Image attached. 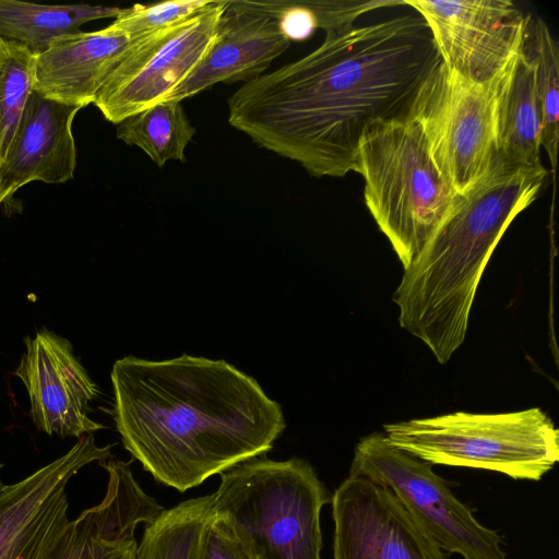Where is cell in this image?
Listing matches in <instances>:
<instances>
[{
	"label": "cell",
	"instance_id": "6da1fadb",
	"mask_svg": "<svg viewBox=\"0 0 559 559\" xmlns=\"http://www.w3.org/2000/svg\"><path fill=\"white\" fill-rule=\"evenodd\" d=\"M440 61L419 14L347 26L243 83L227 99L228 123L311 176L344 177L357 173L366 130L404 116Z\"/></svg>",
	"mask_w": 559,
	"mask_h": 559
},
{
	"label": "cell",
	"instance_id": "7a4b0ae2",
	"mask_svg": "<svg viewBox=\"0 0 559 559\" xmlns=\"http://www.w3.org/2000/svg\"><path fill=\"white\" fill-rule=\"evenodd\" d=\"M110 379L124 449L179 492L269 452L286 426L280 404L223 359L127 356Z\"/></svg>",
	"mask_w": 559,
	"mask_h": 559
},
{
	"label": "cell",
	"instance_id": "3957f363",
	"mask_svg": "<svg viewBox=\"0 0 559 559\" xmlns=\"http://www.w3.org/2000/svg\"><path fill=\"white\" fill-rule=\"evenodd\" d=\"M547 169L506 163L496 153L487 173L453 205L393 294L401 328L447 364L463 344L484 270L511 222L537 198Z\"/></svg>",
	"mask_w": 559,
	"mask_h": 559
},
{
	"label": "cell",
	"instance_id": "277c9868",
	"mask_svg": "<svg viewBox=\"0 0 559 559\" xmlns=\"http://www.w3.org/2000/svg\"><path fill=\"white\" fill-rule=\"evenodd\" d=\"M357 173L364 178L366 206L406 269L448 215L456 193L406 115L366 130Z\"/></svg>",
	"mask_w": 559,
	"mask_h": 559
},
{
	"label": "cell",
	"instance_id": "5b68a950",
	"mask_svg": "<svg viewBox=\"0 0 559 559\" xmlns=\"http://www.w3.org/2000/svg\"><path fill=\"white\" fill-rule=\"evenodd\" d=\"M219 475L213 510L253 559H322L320 514L332 495L308 461L253 457Z\"/></svg>",
	"mask_w": 559,
	"mask_h": 559
},
{
	"label": "cell",
	"instance_id": "8992f818",
	"mask_svg": "<svg viewBox=\"0 0 559 559\" xmlns=\"http://www.w3.org/2000/svg\"><path fill=\"white\" fill-rule=\"evenodd\" d=\"M390 442L431 465L540 480L559 460V430L539 407L479 414L454 412L385 424Z\"/></svg>",
	"mask_w": 559,
	"mask_h": 559
},
{
	"label": "cell",
	"instance_id": "52a82bcc",
	"mask_svg": "<svg viewBox=\"0 0 559 559\" xmlns=\"http://www.w3.org/2000/svg\"><path fill=\"white\" fill-rule=\"evenodd\" d=\"M349 475L392 491L444 552L463 559H509L500 534L475 518L432 465L394 447L384 433L372 432L357 442Z\"/></svg>",
	"mask_w": 559,
	"mask_h": 559
},
{
	"label": "cell",
	"instance_id": "ba28073f",
	"mask_svg": "<svg viewBox=\"0 0 559 559\" xmlns=\"http://www.w3.org/2000/svg\"><path fill=\"white\" fill-rule=\"evenodd\" d=\"M500 75L489 83H474L440 61L406 109L405 115L418 126L432 160L456 194L472 188L495 158Z\"/></svg>",
	"mask_w": 559,
	"mask_h": 559
},
{
	"label": "cell",
	"instance_id": "9c48e42d",
	"mask_svg": "<svg viewBox=\"0 0 559 559\" xmlns=\"http://www.w3.org/2000/svg\"><path fill=\"white\" fill-rule=\"evenodd\" d=\"M226 0L141 35L108 74L93 105L117 124L168 96L193 72L216 39Z\"/></svg>",
	"mask_w": 559,
	"mask_h": 559
},
{
	"label": "cell",
	"instance_id": "30bf717a",
	"mask_svg": "<svg viewBox=\"0 0 559 559\" xmlns=\"http://www.w3.org/2000/svg\"><path fill=\"white\" fill-rule=\"evenodd\" d=\"M426 22L444 66L474 83L499 76L522 47L528 16L509 0H404Z\"/></svg>",
	"mask_w": 559,
	"mask_h": 559
},
{
	"label": "cell",
	"instance_id": "8fae6325",
	"mask_svg": "<svg viewBox=\"0 0 559 559\" xmlns=\"http://www.w3.org/2000/svg\"><path fill=\"white\" fill-rule=\"evenodd\" d=\"M84 435L64 454L0 490V559H43L69 522L66 487L81 468L111 457Z\"/></svg>",
	"mask_w": 559,
	"mask_h": 559
},
{
	"label": "cell",
	"instance_id": "7c38bea8",
	"mask_svg": "<svg viewBox=\"0 0 559 559\" xmlns=\"http://www.w3.org/2000/svg\"><path fill=\"white\" fill-rule=\"evenodd\" d=\"M334 559H449L386 487L362 476L331 498Z\"/></svg>",
	"mask_w": 559,
	"mask_h": 559
},
{
	"label": "cell",
	"instance_id": "4fadbf2b",
	"mask_svg": "<svg viewBox=\"0 0 559 559\" xmlns=\"http://www.w3.org/2000/svg\"><path fill=\"white\" fill-rule=\"evenodd\" d=\"M24 342L26 349L14 374L26 388L36 428L61 438L105 428L88 416L99 391L70 341L43 328Z\"/></svg>",
	"mask_w": 559,
	"mask_h": 559
},
{
	"label": "cell",
	"instance_id": "5bb4252c",
	"mask_svg": "<svg viewBox=\"0 0 559 559\" xmlns=\"http://www.w3.org/2000/svg\"><path fill=\"white\" fill-rule=\"evenodd\" d=\"M99 465L108 473L104 499L69 520L43 559H136L138 524H150L165 509L140 487L130 462Z\"/></svg>",
	"mask_w": 559,
	"mask_h": 559
},
{
	"label": "cell",
	"instance_id": "9a60e30c",
	"mask_svg": "<svg viewBox=\"0 0 559 559\" xmlns=\"http://www.w3.org/2000/svg\"><path fill=\"white\" fill-rule=\"evenodd\" d=\"M290 44L275 17L245 0H226L211 49L167 99L182 102L217 83H246L263 74Z\"/></svg>",
	"mask_w": 559,
	"mask_h": 559
},
{
	"label": "cell",
	"instance_id": "2e32d148",
	"mask_svg": "<svg viewBox=\"0 0 559 559\" xmlns=\"http://www.w3.org/2000/svg\"><path fill=\"white\" fill-rule=\"evenodd\" d=\"M80 109L31 94L0 170V205L32 181L64 183L73 178L72 124Z\"/></svg>",
	"mask_w": 559,
	"mask_h": 559
},
{
	"label": "cell",
	"instance_id": "e0dca14e",
	"mask_svg": "<svg viewBox=\"0 0 559 559\" xmlns=\"http://www.w3.org/2000/svg\"><path fill=\"white\" fill-rule=\"evenodd\" d=\"M140 36L112 22L99 31L53 39L36 57L35 92L80 108L93 104L108 74Z\"/></svg>",
	"mask_w": 559,
	"mask_h": 559
},
{
	"label": "cell",
	"instance_id": "ac0fdd59",
	"mask_svg": "<svg viewBox=\"0 0 559 559\" xmlns=\"http://www.w3.org/2000/svg\"><path fill=\"white\" fill-rule=\"evenodd\" d=\"M536 62L527 39L499 78L495 104L496 153L506 163L536 168L540 163L542 116Z\"/></svg>",
	"mask_w": 559,
	"mask_h": 559
},
{
	"label": "cell",
	"instance_id": "d6986e66",
	"mask_svg": "<svg viewBox=\"0 0 559 559\" xmlns=\"http://www.w3.org/2000/svg\"><path fill=\"white\" fill-rule=\"evenodd\" d=\"M123 8L107 5H47L0 0V36L25 46L35 57L58 37L80 32L95 20L116 19Z\"/></svg>",
	"mask_w": 559,
	"mask_h": 559
},
{
	"label": "cell",
	"instance_id": "ffe728a7",
	"mask_svg": "<svg viewBox=\"0 0 559 559\" xmlns=\"http://www.w3.org/2000/svg\"><path fill=\"white\" fill-rule=\"evenodd\" d=\"M116 126L119 140L143 151L159 168L168 160L185 162V151L197 132L177 99L162 100Z\"/></svg>",
	"mask_w": 559,
	"mask_h": 559
},
{
	"label": "cell",
	"instance_id": "44dd1931",
	"mask_svg": "<svg viewBox=\"0 0 559 559\" xmlns=\"http://www.w3.org/2000/svg\"><path fill=\"white\" fill-rule=\"evenodd\" d=\"M214 493L192 498L164 510L146 524L136 559H199Z\"/></svg>",
	"mask_w": 559,
	"mask_h": 559
},
{
	"label": "cell",
	"instance_id": "7402d4cb",
	"mask_svg": "<svg viewBox=\"0 0 559 559\" xmlns=\"http://www.w3.org/2000/svg\"><path fill=\"white\" fill-rule=\"evenodd\" d=\"M245 2L249 8L275 17L290 41L305 40L317 29L329 33L352 26L359 15L374 9L404 4L403 0H245Z\"/></svg>",
	"mask_w": 559,
	"mask_h": 559
},
{
	"label": "cell",
	"instance_id": "603a6c76",
	"mask_svg": "<svg viewBox=\"0 0 559 559\" xmlns=\"http://www.w3.org/2000/svg\"><path fill=\"white\" fill-rule=\"evenodd\" d=\"M527 39L536 71V93L542 116L540 146L546 151L555 171L559 140V50L558 43L542 19L528 16Z\"/></svg>",
	"mask_w": 559,
	"mask_h": 559
},
{
	"label": "cell",
	"instance_id": "cb8c5ba5",
	"mask_svg": "<svg viewBox=\"0 0 559 559\" xmlns=\"http://www.w3.org/2000/svg\"><path fill=\"white\" fill-rule=\"evenodd\" d=\"M35 64L25 46L0 36V170L35 91Z\"/></svg>",
	"mask_w": 559,
	"mask_h": 559
},
{
	"label": "cell",
	"instance_id": "d4e9b609",
	"mask_svg": "<svg viewBox=\"0 0 559 559\" xmlns=\"http://www.w3.org/2000/svg\"><path fill=\"white\" fill-rule=\"evenodd\" d=\"M213 0H169L123 8L114 22L133 36L155 32L181 21L212 3Z\"/></svg>",
	"mask_w": 559,
	"mask_h": 559
},
{
	"label": "cell",
	"instance_id": "484cf974",
	"mask_svg": "<svg viewBox=\"0 0 559 559\" xmlns=\"http://www.w3.org/2000/svg\"><path fill=\"white\" fill-rule=\"evenodd\" d=\"M199 559H253L233 524L214 510L202 535Z\"/></svg>",
	"mask_w": 559,
	"mask_h": 559
},
{
	"label": "cell",
	"instance_id": "4316f807",
	"mask_svg": "<svg viewBox=\"0 0 559 559\" xmlns=\"http://www.w3.org/2000/svg\"><path fill=\"white\" fill-rule=\"evenodd\" d=\"M2 466L3 465L0 463V471H1ZM3 486H4V484L2 483L1 477H0V490L2 489Z\"/></svg>",
	"mask_w": 559,
	"mask_h": 559
}]
</instances>
